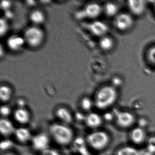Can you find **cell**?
Returning <instances> with one entry per match:
<instances>
[{
	"mask_svg": "<svg viewBox=\"0 0 155 155\" xmlns=\"http://www.w3.org/2000/svg\"><path fill=\"white\" fill-rule=\"evenodd\" d=\"M0 7L4 12L9 10L12 7L11 2L9 1H2Z\"/></svg>",
	"mask_w": 155,
	"mask_h": 155,
	"instance_id": "obj_30",
	"label": "cell"
},
{
	"mask_svg": "<svg viewBox=\"0 0 155 155\" xmlns=\"http://www.w3.org/2000/svg\"><path fill=\"white\" fill-rule=\"evenodd\" d=\"M29 20L33 25L39 26L45 22L46 16L40 10H33L30 13Z\"/></svg>",
	"mask_w": 155,
	"mask_h": 155,
	"instance_id": "obj_19",
	"label": "cell"
},
{
	"mask_svg": "<svg viewBox=\"0 0 155 155\" xmlns=\"http://www.w3.org/2000/svg\"><path fill=\"white\" fill-rule=\"evenodd\" d=\"M103 121L102 116L97 112H91L86 116L84 122L88 127L96 130L102 126Z\"/></svg>",
	"mask_w": 155,
	"mask_h": 155,
	"instance_id": "obj_11",
	"label": "cell"
},
{
	"mask_svg": "<svg viewBox=\"0 0 155 155\" xmlns=\"http://www.w3.org/2000/svg\"><path fill=\"white\" fill-rule=\"evenodd\" d=\"M153 64H154V65H155V62H154V63H153Z\"/></svg>",
	"mask_w": 155,
	"mask_h": 155,
	"instance_id": "obj_42",
	"label": "cell"
},
{
	"mask_svg": "<svg viewBox=\"0 0 155 155\" xmlns=\"http://www.w3.org/2000/svg\"><path fill=\"white\" fill-rule=\"evenodd\" d=\"M119 6L114 2H107L103 7V12L107 17L110 18H115L119 14Z\"/></svg>",
	"mask_w": 155,
	"mask_h": 155,
	"instance_id": "obj_20",
	"label": "cell"
},
{
	"mask_svg": "<svg viewBox=\"0 0 155 155\" xmlns=\"http://www.w3.org/2000/svg\"><path fill=\"white\" fill-rule=\"evenodd\" d=\"M103 12V8L96 2L88 3L84 8L78 11L76 13V18L78 19H95L100 16Z\"/></svg>",
	"mask_w": 155,
	"mask_h": 155,
	"instance_id": "obj_6",
	"label": "cell"
},
{
	"mask_svg": "<svg viewBox=\"0 0 155 155\" xmlns=\"http://www.w3.org/2000/svg\"><path fill=\"white\" fill-rule=\"evenodd\" d=\"M113 87H116V86H120L121 84V80L119 78H113Z\"/></svg>",
	"mask_w": 155,
	"mask_h": 155,
	"instance_id": "obj_34",
	"label": "cell"
},
{
	"mask_svg": "<svg viewBox=\"0 0 155 155\" xmlns=\"http://www.w3.org/2000/svg\"><path fill=\"white\" fill-rule=\"evenodd\" d=\"M81 107L84 111H89L94 106V101L88 97H84L81 99L80 102Z\"/></svg>",
	"mask_w": 155,
	"mask_h": 155,
	"instance_id": "obj_23",
	"label": "cell"
},
{
	"mask_svg": "<svg viewBox=\"0 0 155 155\" xmlns=\"http://www.w3.org/2000/svg\"><path fill=\"white\" fill-rule=\"evenodd\" d=\"M99 44L102 50L109 51L113 48L115 43L112 38L106 35L100 38Z\"/></svg>",
	"mask_w": 155,
	"mask_h": 155,
	"instance_id": "obj_21",
	"label": "cell"
},
{
	"mask_svg": "<svg viewBox=\"0 0 155 155\" xmlns=\"http://www.w3.org/2000/svg\"><path fill=\"white\" fill-rule=\"evenodd\" d=\"M143 155H155L150 152H149L147 150L144 149H143Z\"/></svg>",
	"mask_w": 155,
	"mask_h": 155,
	"instance_id": "obj_37",
	"label": "cell"
},
{
	"mask_svg": "<svg viewBox=\"0 0 155 155\" xmlns=\"http://www.w3.org/2000/svg\"><path fill=\"white\" fill-rule=\"evenodd\" d=\"M130 130L129 136L132 145L137 147L145 145L149 137L146 129L136 126Z\"/></svg>",
	"mask_w": 155,
	"mask_h": 155,
	"instance_id": "obj_7",
	"label": "cell"
},
{
	"mask_svg": "<svg viewBox=\"0 0 155 155\" xmlns=\"http://www.w3.org/2000/svg\"><path fill=\"white\" fill-rule=\"evenodd\" d=\"M13 135L16 140L21 143H26L31 141L33 137L30 130L25 127L17 128Z\"/></svg>",
	"mask_w": 155,
	"mask_h": 155,
	"instance_id": "obj_15",
	"label": "cell"
},
{
	"mask_svg": "<svg viewBox=\"0 0 155 155\" xmlns=\"http://www.w3.org/2000/svg\"><path fill=\"white\" fill-rule=\"evenodd\" d=\"M134 20L131 15L126 13L118 14L114 19V25L116 28L121 31H125L131 28Z\"/></svg>",
	"mask_w": 155,
	"mask_h": 155,
	"instance_id": "obj_9",
	"label": "cell"
},
{
	"mask_svg": "<svg viewBox=\"0 0 155 155\" xmlns=\"http://www.w3.org/2000/svg\"><path fill=\"white\" fill-rule=\"evenodd\" d=\"M31 141L33 148L41 152L49 148L50 139L47 133L41 132L33 136Z\"/></svg>",
	"mask_w": 155,
	"mask_h": 155,
	"instance_id": "obj_10",
	"label": "cell"
},
{
	"mask_svg": "<svg viewBox=\"0 0 155 155\" xmlns=\"http://www.w3.org/2000/svg\"><path fill=\"white\" fill-rule=\"evenodd\" d=\"M84 155H94L93 154H91V153H90L89 152L88 153H87V154H85Z\"/></svg>",
	"mask_w": 155,
	"mask_h": 155,
	"instance_id": "obj_40",
	"label": "cell"
},
{
	"mask_svg": "<svg viewBox=\"0 0 155 155\" xmlns=\"http://www.w3.org/2000/svg\"><path fill=\"white\" fill-rule=\"evenodd\" d=\"M1 114L3 118H7L11 114V109L7 105H2L0 109Z\"/></svg>",
	"mask_w": 155,
	"mask_h": 155,
	"instance_id": "obj_28",
	"label": "cell"
},
{
	"mask_svg": "<svg viewBox=\"0 0 155 155\" xmlns=\"http://www.w3.org/2000/svg\"><path fill=\"white\" fill-rule=\"evenodd\" d=\"M145 145V149L155 155V135L149 136Z\"/></svg>",
	"mask_w": 155,
	"mask_h": 155,
	"instance_id": "obj_24",
	"label": "cell"
},
{
	"mask_svg": "<svg viewBox=\"0 0 155 155\" xmlns=\"http://www.w3.org/2000/svg\"><path fill=\"white\" fill-rule=\"evenodd\" d=\"M115 118L114 122L121 129L130 130L137 123L136 115L129 110H114Z\"/></svg>",
	"mask_w": 155,
	"mask_h": 155,
	"instance_id": "obj_5",
	"label": "cell"
},
{
	"mask_svg": "<svg viewBox=\"0 0 155 155\" xmlns=\"http://www.w3.org/2000/svg\"><path fill=\"white\" fill-rule=\"evenodd\" d=\"M22 37L25 43L28 47L32 48H36L43 43L45 33L39 26L32 25L24 30Z\"/></svg>",
	"mask_w": 155,
	"mask_h": 155,
	"instance_id": "obj_4",
	"label": "cell"
},
{
	"mask_svg": "<svg viewBox=\"0 0 155 155\" xmlns=\"http://www.w3.org/2000/svg\"><path fill=\"white\" fill-rule=\"evenodd\" d=\"M83 26L96 37H101L107 35L108 32L107 25L100 21H94L89 23H84Z\"/></svg>",
	"mask_w": 155,
	"mask_h": 155,
	"instance_id": "obj_8",
	"label": "cell"
},
{
	"mask_svg": "<svg viewBox=\"0 0 155 155\" xmlns=\"http://www.w3.org/2000/svg\"><path fill=\"white\" fill-rule=\"evenodd\" d=\"M87 144L94 150L102 151L108 147L111 142L110 135L106 130H96L87 135Z\"/></svg>",
	"mask_w": 155,
	"mask_h": 155,
	"instance_id": "obj_3",
	"label": "cell"
},
{
	"mask_svg": "<svg viewBox=\"0 0 155 155\" xmlns=\"http://www.w3.org/2000/svg\"><path fill=\"white\" fill-rule=\"evenodd\" d=\"M41 155H61V154L56 150L48 148L42 151Z\"/></svg>",
	"mask_w": 155,
	"mask_h": 155,
	"instance_id": "obj_31",
	"label": "cell"
},
{
	"mask_svg": "<svg viewBox=\"0 0 155 155\" xmlns=\"http://www.w3.org/2000/svg\"><path fill=\"white\" fill-rule=\"evenodd\" d=\"M55 115L61 123L68 125L72 122L73 117L71 111L67 108L60 107L55 111Z\"/></svg>",
	"mask_w": 155,
	"mask_h": 155,
	"instance_id": "obj_16",
	"label": "cell"
},
{
	"mask_svg": "<svg viewBox=\"0 0 155 155\" xmlns=\"http://www.w3.org/2000/svg\"><path fill=\"white\" fill-rule=\"evenodd\" d=\"M115 155H143V149L133 145H125L118 148Z\"/></svg>",
	"mask_w": 155,
	"mask_h": 155,
	"instance_id": "obj_14",
	"label": "cell"
},
{
	"mask_svg": "<svg viewBox=\"0 0 155 155\" xmlns=\"http://www.w3.org/2000/svg\"><path fill=\"white\" fill-rule=\"evenodd\" d=\"M48 130L50 137L60 146H68L74 140V131L68 125L55 122L50 125Z\"/></svg>",
	"mask_w": 155,
	"mask_h": 155,
	"instance_id": "obj_1",
	"label": "cell"
},
{
	"mask_svg": "<svg viewBox=\"0 0 155 155\" xmlns=\"http://www.w3.org/2000/svg\"><path fill=\"white\" fill-rule=\"evenodd\" d=\"M127 6L130 12L136 16L143 15L147 8L146 2L141 0L129 1Z\"/></svg>",
	"mask_w": 155,
	"mask_h": 155,
	"instance_id": "obj_13",
	"label": "cell"
},
{
	"mask_svg": "<svg viewBox=\"0 0 155 155\" xmlns=\"http://www.w3.org/2000/svg\"><path fill=\"white\" fill-rule=\"evenodd\" d=\"M14 119L18 123L25 125L29 122L31 115L26 108H18L13 112Z\"/></svg>",
	"mask_w": 155,
	"mask_h": 155,
	"instance_id": "obj_17",
	"label": "cell"
},
{
	"mask_svg": "<svg viewBox=\"0 0 155 155\" xmlns=\"http://www.w3.org/2000/svg\"><path fill=\"white\" fill-rule=\"evenodd\" d=\"M27 4L28 5H30V6H33V5L35 4V1H28L26 2Z\"/></svg>",
	"mask_w": 155,
	"mask_h": 155,
	"instance_id": "obj_38",
	"label": "cell"
},
{
	"mask_svg": "<svg viewBox=\"0 0 155 155\" xmlns=\"http://www.w3.org/2000/svg\"><path fill=\"white\" fill-rule=\"evenodd\" d=\"M137 121H138L139 124L137 126L146 129V127L148 123L147 120H146V119L141 118L139 120H137Z\"/></svg>",
	"mask_w": 155,
	"mask_h": 155,
	"instance_id": "obj_32",
	"label": "cell"
},
{
	"mask_svg": "<svg viewBox=\"0 0 155 155\" xmlns=\"http://www.w3.org/2000/svg\"><path fill=\"white\" fill-rule=\"evenodd\" d=\"M6 43L8 48L13 51H19L26 44L23 37L17 34H13L9 37Z\"/></svg>",
	"mask_w": 155,
	"mask_h": 155,
	"instance_id": "obj_12",
	"label": "cell"
},
{
	"mask_svg": "<svg viewBox=\"0 0 155 155\" xmlns=\"http://www.w3.org/2000/svg\"><path fill=\"white\" fill-rule=\"evenodd\" d=\"M118 93L113 86H106L101 88L95 95L94 106L101 110H107L117 102Z\"/></svg>",
	"mask_w": 155,
	"mask_h": 155,
	"instance_id": "obj_2",
	"label": "cell"
},
{
	"mask_svg": "<svg viewBox=\"0 0 155 155\" xmlns=\"http://www.w3.org/2000/svg\"><path fill=\"white\" fill-rule=\"evenodd\" d=\"M102 116L104 121L108 122L115 121V115L114 110L105 112Z\"/></svg>",
	"mask_w": 155,
	"mask_h": 155,
	"instance_id": "obj_27",
	"label": "cell"
},
{
	"mask_svg": "<svg viewBox=\"0 0 155 155\" xmlns=\"http://www.w3.org/2000/svg\"><path fill=\"white\" fill-rule=\"evenodd\" d=\"M18 105V108H25L26 105V101L23 99H19L17 102Z\"/></svg>",
	"mask_w": 155,
	"mask_h": 155,
	"instance_id": "obj_36",
	"label": "cell"
},
{
	"mask_svg": "<svg viewBox=\"0 0 155 155\" xmlns=\"http://www.w3.org/2000/svg\"><path fill=\"white\" fill-rule=\"evenodd\" d=\"M154 10H155V2L154 3Z\"/></svg>",
	"mask_w": 155,
	"mask_h": 155,
	"instance_id": "obj_41",
	"label": "cell"
},
{
	"mask_svg": "<svg viewBox=\"0 0 155 155\" xmlns=\"http://www.w3.org/2000/svg\"><path fill=\"white\" fill-rule=\"evenodd\" d=\"M2 155H17L15 153H13V152H7L5 153H3Z\"/></svg>",
	"mask_w": 155,
	"mask_h": 155,
	"instance_id": "obj_39",
	"label": "cell"
},
{
	"mask_svg": "<svg viewBox=\"0 0 155 155\" xmlns=\"http://www.w3.org/2000/svg\"><path fill=\"white\" fill-rule=\"evenodd\" d=\"M9 29V25L8 19L4 17L0 19V36L3 37L8 32Z\"/></svg>",
	"mask_w": 155,
	"mask_h": 155,
	"instance_id": "obj_25",
	"label": "cell"
},
{
	"mask_svg": "<svg viewBox=\"0 0 155 155\" xmlns=\"http://www.w3.org/2000/svg\"><path fill=\"white\" fill-rule=\"evenodd\" d=\"M147 56L149 61L153 64L155 61V46L150 49Z\"/></svg>",
	"mask_w": 155,
	"mask_h": 155,
	"instance_id": "obj_29",
	"label": "cell"
},
{
	"mask_svg": "<svg viewBox=\"0 0 155 155\" xmlns=\"http://www.w3.org/2000/svg\"><path fill=\"white\" fill-rule=\"evenodd\" d=\"M12 96L11 88L6 85H2L0 87V99L3 102L9 101Z\"/></svg>",
	"mask_w": 155,
	"mask_h": 155,
	"instance_id": "obj_22",
	"label": "cell"
},
{
	"mask_svg": "<svg viewBox=\"0 0 155 155\" xmlns=\"http://www.w3.org/2000/svg\"><path fill=\"white\" fill-rule=\"evenodd\" d=\"M13 146V143L9 139L3 140L1 142L0 148L2 151H5L10 149Z\"/></svg>",
	"mask_w": 155,
	"mask_h": 155,
	"instance_id": "obj_26",
	"label": "cell"
},
{
	"mask_svg": "<svg viewBox=\"0 0 155 155\" xmlns=\"http://www.w3.org/2000/svg\"><path fill=\"white\" fill-rule=\"evenodd\" d=\"M86 116H84L82 113H81V112H77L75 115V117H76L77 120L80 121H85Z\"/></svg>",
	"mask_w": 155,
	"mask_h": 155,
	"instance_id": "obj_33",
	"label": "cell"
},
{
	"mask_svg": "<svg viewBox=\"0 0 155 155\" xmlns=\"http://www.w3.org/2000/svg\"><path fill=\"white\" fill-rule=\"evenodd\" d=\"M4 14H5V16L4 17L7 19L12 18L13 17V13H12V12L10 10L4 12Z\"/></svg>",
	"mask_w": 155,
	"mask_h": 155,
	"instance_id": "obj_35",
	"label": "cell"
},
{
	"mask_svg": "<svg viewBox=\"0 0 155 155\" xmlns=\"http://www.w3.org/2000/svg\"><path fill=\"white\" fill-rule=\"evenodd\" d=\"M16 128L13 123L7 118L2 117L0 120V132L4 137L14 134Z\"/></svg>",
	"mask_w": 155,
	"mask_h": 155,
	"instance_id": "obj_18",
	"label": "cell"
}]
</instances>
